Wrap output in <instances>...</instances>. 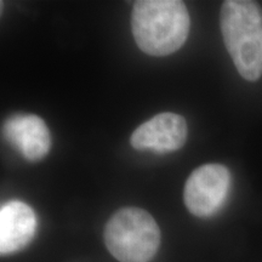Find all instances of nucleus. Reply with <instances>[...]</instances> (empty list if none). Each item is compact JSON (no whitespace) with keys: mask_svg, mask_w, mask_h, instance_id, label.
<instances>
[{"mask_svg":"<svg viewBox=\"0 0 262 262\" xmlns=\"http://www.w3.org/2000/svg\"><path fill=\"white\" fill-rule=\"evenodd\" d=\"M131 29L140 50L150 56H168L187 40L191 18L180 0H139L134 3Z\"/></svg>","mask_w":262,"mask_h":262,"instance_id":"nucleus-1","label":"nucleus"},{"mask_svg":"<svg viewBox=\"0 0 262 262\" xmlns=\"http://www.w3.org/2000/svg\"><path fill=\"white\" fill-rule=\"evenodd\" d=\"M220 27L225 47L242 78L256 81L262 75V9L250 0L222 3Z\"/></svg>","mask_w":262,"mask_h":262,"instance_id":"nucleus-2","label":"nucleus"},{"mask_svg":"<svg viewBox=\"0 0 262 262\" xmlns=\"http://www.w3.org/2000/svg\"><path fill=\"white\" fill-rule=\"evenodd\" d=\"M104 244L120 262H149L160 245L153 216L140 208L119 209L104 227Z\"/></svg>","mask_w":262,"mask_h":262,"instance_id":"nucleus-3","label":"nucleus"},{"mask_svg":"<svg viewBox=\"0 0 262 262\" xmlns=\"http://www.w3.org/2000/svg\"><path fill=\"white\" fill-rule=\"evenodd\" d=\"M231 187V172L217 163L204 164L193 171L185 185L183 202L198 217H209L219 211Z\"/></svg>","mask_w":262,"mask_h":262,"instance_id":"nucleus-4","label":"nucleus"},{"mask_svg":"<svg viewBox=\"0 0 262 262\" xmlns=\"http://www.w3.org/2000/svg\"><path fill=\"white\" fill-rule=\"evenodd\" d=\"M187 136L188 126L185 118L164 112L141 124L131 135L130 143L137 150H152L163 155L181 148Z\"/></svg>","mask_w":262,"mask_h":262,"instance_id":"nucleus-5","label":"nucleus"},{"mask_svg":"<svg viewBox=\"0 0 262 262\" xmlns=\"http://www.w3.org/2000/svg\"><path fill=\"white\" fill-rule=\"evenodd\" d=\"M3 135L29 162L42 159L51 148L49 127L35 114H16L10 117L3 126Z\"/></svg>","mask_w":262,"mask_h":262,"instance_id":"nucleus-6","label":"nucleus"},{"mask_svg":"<svg viewBox=\"0 0 262 262\" xmlns=\"http://www.w3.org/2000/svg\"><path fill=\"white\" fill-rule=\"evenodd\" d=\"M37 232V215L21 201H10L0 209V253H17L31 243Z\"/></svg>","mask_w":262,"mask_h":262,"instance_id":"nucleus-7","label":"nucleus"}]
</instances>
